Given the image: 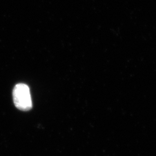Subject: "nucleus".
I'll list each match as a JSON object with an SVG mask.
<instances>
[{"label": "nucleus", "instance_id": "nucleus-1", "mask_svg": "<svg viewBox=\"0 0 156 156\" xmlns=\"http://www.w3.org/2000/svg\"><path fill=\"white\" fill-rule=\"evenodd\" d=\"M13 100L15 106L22 111L31 109L33 104L30 89L26 84L18 83L13 90Z\"/></svg>", "mask_w": 156, "mask_h": 156}]
</instances>
